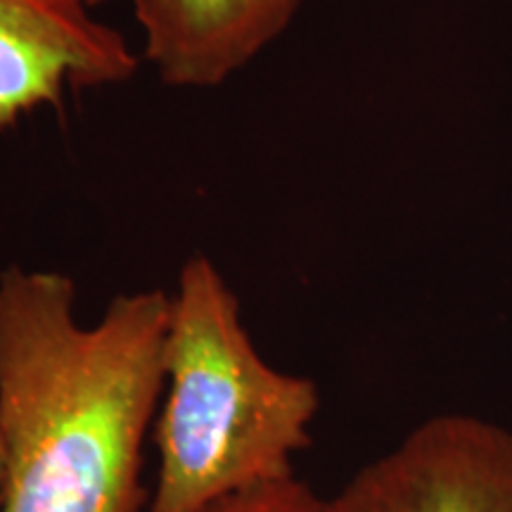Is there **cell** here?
<instances>
[{"instance_id": "5", "label": "cell", "mask_w": 512, "mask_h": 512, "mask_svg": "<svg viewBox=\"0 0 512 512\" xmlns=\"http://www.w3.org/2000/svg\"><path fill=\"white\" fill-rule=\"evenodd\" d=\"M304 0H133L145 60L166 86L216 88L261 55Z\"/></svg>"}, {"instance_id": "3", "label": "cell", "mask_w": 512, "mask_h": 512, "mask_svg": "<svg viewBox=\"0 0 512 512\" xmlns=\"http://www.w3.org/2000/svg\"><path fill=\"white\" fill-rule=\"evenodd\" d=\"M332 512H512V430L477 415L422 420L363 465Z\"/></svg>"}, {"instance_id": "6", "label": "cell", "mask_w": 512, "mask_h": 512, "mask_svg": "<svg viewBox=\"0 0 512 512\" xmlns=\"http://www.w3.org/2000/svg\"><path fill=\"white\" fill-rule=\"evenodd\" d=\"M202 512H332V508L330 498H320L294 472L230 494Z\"/></svg>"}, {"instance_id": "7", "label": "cell", "mask_w": 512, "mask_h": 512, "mask_svg": "<svg viewBox=\"0 0 512 512\" xmlns=\"http://www.w3.org/2000/svg\"><path fill=\"white\" fill-rule=\"evenodd\" d=\"M5 484H8V453H5V439L0 432V512L5 508Z\"/></svg>"}, {"instance_id": "2", "label": "cell", "mask_w": 512, "mask_h": 512, "mask_svg": "<svg viewBox=\"0 0 512 512\" xmlns=\"http://www.w3.org/2000/svg\"><path fill=\"white\" fill-rule=\"evenodd\" d=\"M162 368L152 427L157 475L145 512H202L294 475V456L311 444L320 408L316 382L259 354L240 299L204 254L190 256L178 273Z\"/></svg>"}, {"instance_id": "1", "label": "cell", "mask_w": 512, "mask_h": 512, "mask_svg": "<svg viewBox=\"0 0 512 512\" xmlns=\"http://www.w3.org/2000/svg\"><path fill=\"white\" fill-rule=\"evenodd\" d=\"M169 311L171 294L152 287L117 294L83 325L69 275L0 273L3 512H145Z\"/></svg>"}, {"instance_id": "4", "label": "cell", "mask_w": 512, "mask_h": 512, "mask_svg": "<svg viewBox=\"0 0 512 512\" xmlns=\"http://www.w3.org/2000/svg\"><path fill=\"white\" fill-rule=\"evenodd\" d=\"M138 55L121 31L57 0H0V131L79 88L124 83Z\"/></svg>"}, {"instance_id": "8", "label": "cell", "mask_w": 512, "mask_h": 512, "mask_svg": "<svg viewBox=\"0 0 512 512\" xmlns=\"http://www.w3.org/2000/svg\"><path fill=\"white\" fill-rule=\"evenodd\" d=\"M57 3L62 5H72V8H79V10H91V8H98V5L107 3V0H57Z\"/></svg>"}]
</instances>
